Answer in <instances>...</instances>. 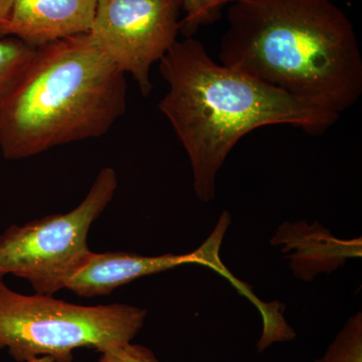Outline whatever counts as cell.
<instances>
[{
    "mask_svg": "<svg viewBox=\"0 0 362 362\" xmlns=\"http://www.w3.org/2000/svg\"><path fill=\"white\" fill-rule=\"evenodd\" d=\"M226 21L221 65L337 115L361 98L358 40L331 0H239Z\"/></svg>",
    "mask_w": 362,
    "mask_h": 362,
    "instance_id": "obj_1",
    "label": "cell"
},
{
    "mask_svg": "<svg viewBox=\"0 0 362 362\" xmlns=\"http://www.w3.org/2000/svg\"><path fill=\"white\" fill-rule=\"evenodd\" d=\"M168 90L159 102L187 151L194 190L216 197V176L238 142L252 131L292 125L320 135L339 115L216 63L199 40H177L159 62Z\"/></svg>",
    "mask_w": 362,
    "mask_h": 362,
    "instance_id": "obj_2",
    "label": "cell"
},
{
    "mask_svg": "<svg viewBox=\"0 0 362 362\" xmlns=\"http://www.w3.org/2000/svg\"><path fill=\"white\" fill-rule=\"evenodd\" d=\"M126 107L125 74L89 33L58 40L35 49L0 104V150L21 160L102 137Z\"/></svg>",
    "mask_w": 362,
    "mask_h": 362,
    "instance_id": "obj_3",
    "label": "cell"
},
{
    "mask_svg": "<svg viewBox=\"0 0 362 362\" xmlns=\"http://www.w3.org/2000/svg\"><path fill=\"white\" fill-rule=\"evenodd\" d=\"M147 311L127 304L84 306L52 295H23L0 281V349L16 362H73L80 349L132 342Z\"/></svg>",
    "mask_w": 362,
    "mask_h": 362,
    "instance_id": "obj_4",
    "label": "cell"
},
{
    "mask_svg": "<svg viewBox=\"0 0 362 362\" xmlns=\"http://www.w3.org/2000/svg\"><path fill=\"white\" fill-rule=\"evenodd\" d=\"M115 169L100 171L89 192L66 214H51L0 235V281L13 275L25 279L37 294L54 295L89 258L88 235L115 197Z\"/></svg>",
    "mask_w": 362,
    "mask_h": 362,
    "instance_id": "obj_5",
    "label": "cell"
},
{
    "mask_svg": "<svg viewBox=\"0 0 362 362\" xmlns=\"http://www.w3.org/2000/svg\"><path fill=\"white\" fill-rule=\"evenodd\" d=\"M180 11V0H97L89 35L147 97L152 66L178 40Z\"/></svg>",
    "mask_w": 362,
    "mask_h": 362,
    "instance_id": "obj_6",
    "label": "cell"
},
{
    "mask_svg": "<svg viewBox=\"0 0 362 362\" xmlns=\"http://www.w3.org/2000/svg\"><path fill=\"white\" fill-rule=\"evenodd\" d=\"M232 218L223 211L216 228L199 249L188 254L141 256L135 252H90L84 265L66 282L65 289L83 298L106 296L120 286L137 279L151 276L183 265H201L213 269L226 278L246 298H251V288L235 277L221 259V247Z\"/></svg>",
    "mask_w": 362,
    "mask_h": 362,
    "instance_id": "obj_7",
    "label": "cell"
},
{
    "mask_svg": "<svg viewBox=\"0 0 362 362\" xmlns=\"http://www.w3.org/2000/svg\"><path fill=\"white\" fill-rule=\"evenodd\" d=\"M97 0H13L0 39L14 37L39 49L89 33Z\"/></svg>",
    "mask_w": 362,
    "mask_h": 362,
    "instance_id": "obj_8",
    "label": "cell"
},
{
    "mask_svg": "<svg viewBox=\"0 0 362 362\" xmlns=\"http://www.w3.org/2000/svg\"><path fill=\"white\" fill-rule=\"evenodd\" d=\"M35 49L14 37L0 39V104L18 82Z\"/></svg>",
    "mask_w": 362,
    "mask_h": 362,
    "instance_id": "obj_9",
    "label": "cell"
},
{
    "mask_svg": "<svg viewBox=\"0 0 362 362\" xmlns=\"http://www.w3.org/2000/svg\"><path fill=\"white\" fill-rule=\"evenodd\" d=\"M314 362H362V314L344 323L325 354Z\"/></svg>",
    "mask_w": 362,
    "mask_h": 362,
    "instance_id": "obj_10",
    "label": "cell"
},
{
    "mask_svg": "<svg viewBox=\"0 0 362 362\" xmlns=\"http://www.w3.org/2000/svg\"><path fill=\"white\" fill-rule=\"evenodd\" d=\"M185 16L180 20V33L192 37L199 28L220 20L221 9L239 0H180Z\"/></svg>",
    "mask_w": 362,
    "mask_h": 362,
    "instance_id": "obj_11",
    "label": "cell"
},
{
    "mask_svg": "<svg viewBox=\"0 0 362 362\" xmlns=\"http://www.w3.org/2000/svg\"><path fill=\"white\" fill-rule=\"evenodd\" d=\"M99 362H161L144 345L129 342L99 352Z\"/></svg>",
    "mask_w": 362,
    "mask_h": 362,
    "instance_id": "obj_12",
    "label": "cell"
},
{
    "mask_svg": "<svg viewBox=\"0 0 362 362\" xmlns=\"http://www.w3.org/2000/svg\"><path fill=\"white\" fill-rule=\"evenodd\" d=\"M13 4V0H0V26L4 25L8 18Z\"/></svg>",
    "mask_w": 362,
    "mask_h": 362,
    "instance_id": "obj_13",
    "label": "cell"
}]
</instances>
